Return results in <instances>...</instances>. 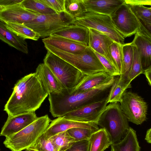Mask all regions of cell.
I'll return each instance as SVG.
<instances>
[{
    "instance_id": "cell-1",
    "label": "cell",
    "mask_w": 151,
    "mask_h": 151,
    "mask_svg": "<svg viewBox=\"0 0 151 151\" xmlns=\"http://www.w3.org/2000/svg\"><path fill=\"white\" fill-rule=\"evenodd\" d=\"M13 89L4 109L8 116L35 112L49 95L35 73L19 80Z\"/></svg>"
},
{
    "instance_id": "cell-2",
    "label": "cell",
    "mask_w": 151,
    "mask_h": 151,
    "mask_svg": "<svg viewBox=\"0 0 151 151\" xmlns=\"http://www.w3.org/2000/svg\"><path fill=\"white\" fill-rule=\"evenodd\" d=\"M109 81L90 90L70 94L63 88L58 93L49 94L50 111L54 117L64 116L72 111L108 98L115 80Z\"/></svg>"
},
{
    "instance_id": "cell-3",
    "label": "cell",
    "mask_w": 151,
    "mask_h": 151,
    "mask_svg": "<svg viewBox=\"0 0 151 151\" xmlns=\"http://www.w3.org/2000/svg\"><path fill=\"white\" fill-rule=\"evenodd\" d=\"M51 120L48 115L38 117L27 126L6 137L3 144L11 151H22L33 146L45 133Z\"/></svg>"
},
{
    "instance_id": "cell-4",
    "label": "cell",
    "mask_w": 151,
    "mask_h": 151,
    "mask_svg": "<svg viewBox=\"0 0 151 151\" xmlns=\"http://www.w3.org/2000/svg\"><path fill=\"white\" fill-rule=\"evenodd\" d=\"M97 124L105 130L112 144L122 139L130 127L119 102L110 103L107 106Z\"/></svg>"
},
{
    "instance_id": "cell-5",
    "label": "cell",
    "mask_w": 151,
    "mask_h": 151,
    "mask_svg": "<svg viewBox=\"0 0 151 151\" xmlns=\"http://www.w3.org/2000/svg\"><path fill=\"white\" fill-rule=\"evenodd\" d=\"M47 50L58 56L78 69L85 75L100 72H107L93 50L89 47L78 53L68 52L44 44Z\"/></svg>"
},
{
    "instance_id": "cell-6",
    "label": "cell",
    "mask_w": 151,
    "mask_h": 151,
    "mask_svg": "<svg viewBox=\"0 0 151 151\" xmlns=\"http://www.w3.org/2000/svg\"><path fill=\"white\" fill-rule=\"evenodd\" d=\"M43 61L64 89H71L85 75L73 65L49 51H47Z\"/></svg>"
},
{
    "instance_id": "cell-7",
    "label": "cell",
    "mask_w": 151,
    "mask_h": 151,
    "mask_svg": "<svg viewBox=\"0 0 151 151\" xmlns=\"http://www.w3.org/2000/svg\"><path fill=\"white\" fill-rule=\"evenodd\" d=\"M73 24L92 29L103 33L114 41L125 44V38L118 31L110 16L87 11L74 19Z\"/></svg>"
},
{
    "instance_id": "cell-8",
    "label": "cell",
    "mask_w": 151,
    "mask_h": 151,
    "mask_svg": "<svg viewBox=\"0 0 151 151\" xmlns=\"http://www.w3.org/2000/svg\"><path fill=\"white\" fill-rule=\"evenodd\" d=\"M74 19L66 12L48 15L39 14L25 25L38 33L40 37L50 36L53 32L73 24Z\"/></svg>"
},
{
    "instance_id": "cell-9",
    "label": "cell",
    "mask_w": 151,
    "mask_h": 151,
    "mask_svg": "<svg viewBox=\"0 0 151 151\" xmlns=\"http://www.w3.org/2000/svg\"><path fill=\"white\" fill-rule=\"evenodd\" d=\"M119 103L121 108L129 122L139 125L146 120L147 105L143 99L137 93L126 91Z\"/></svg>"
},
{
    "instance_id": "cell-10",
    "label": "cell",
    "mask_w": 151,
    "mask_h": 151,
    "mask_svg": "<svg viewBox=\"0 0 151 151\" xmlns=\"http://www.w3.org/2000/svg\"><path fill=\"white\" fill-rule=\"evenodd\" d=\"M115 27L124 38L135 34L139 27V19L125 2L110 16Z\"/></svg>"
},
{
    "instance_id": "cell-11",
    "label": "cell",
    "mask_w": 151,
    "mask_h": 151,
    "mask_svg": "<svg viewBox=\"0 0 151 151\" xmlns=\"http://www.w3.org/2000/svg\"><path fill=\"white\" fill-rule=\"evenodd\" d=\"M108 99L72 111L63 116L74 121L97 123L107 106Z\"/></svg>"
},
{
    "instance_id": "cell-12",
    "label": "cell",
    "mask_w": 151,
    "mask_h": 151,
    "mask_svg": "<svg viewBox=\"0 0 151 151\" xmlns=\"http://www.w3.org/2000/svg\"><path fill=\"white\" fill-rule=\"evenodd\" d=\"M139 21V28L131 42L137 48L144 72L151 68V34Z\"/></svg>"
},
{
    "instance_id": "cell-13",
    "label": "cell",
    "mask_w": 151,
    "mask_h": 151,
    "mask_svg": "<svg viewBox=\"0 0 151 151\" xmlns=\"http://www.w3.org/2000/svg\"><path fill=\"white\" fill-rule=\"evenodd\" d=\"M40 14L23 7L21 4L0 8V20L9 22L25 25L34 19Z\"/></svg>"
},
{
    "instance_id": "cell-14",
    "label": "cell",
    "mask_w": 151,
    "mask_h": 151,
    "mask_svg": "<svg viewBox=\"0 0 151 151\" xmlns=\"http://www.w3.org/2000/svg\"><path fill=\"white\" fill-rule=\"evenodd\" d=\"M77 127L96 130L99 129L96 123L78 122L62 116L51 121L43 134L46 138H49L58 133Z\"/></svg>"
},
{
    "instance_id": "cell-15",
    "label": "cell",
    "mask_w": 151,
    "mask_h": 151,
    "mask_svg": "<svg viewBox=\"0 0 151 151\" xmlns=\"http://www.w3.org/2000/svg\"><path fill=\"white\" fill-rule=\"evenodd\" d=\"M37 118L35 112L8 116L2 128L0 136L6 137L15 134L30 124Z\"/></svg>"
},
{
    "instance_id": "cell-16",
    "label": "cell",
    "mask_w": 151,
    "mask_h": 151,
    "mask_svg": "<svg viewBox=\"0 0 151 151\" xmlns=\"http://www.w3.org/2000/svg\"><path fill=\"white\" fill-rule=\"evenodd\" d=\"M89 29V46L93 51L106 58L115 66L110 50V45L114 41L103 33L93 29Z\"/></svg>"
},
{
    "instance_id": "cell-17",
    "label": "cell",
    "mask_w": 151,
    "mask_h": 151,
    "mask_svg": "<svg viewBox=\"0 0 151 151\" xmlns=\"http://www.w3.org/2000/svg\"><path fill=\"white\" fill-rule=\"evenodd\" d=\"M50 36L63 37L89 46V29L82 26L72 24L52 33Z\"/></svg>"
},
{
    "instance_id": "cell-18",
    "label": "cell",
    "mask_w": 151,
    "mask_h": 151,
    "mask_svg": "<svg viewBox=\"0 0 151 151\" xmlns=\"http://www.w3.org/2000/svg\"><path fill=\"white\" fill-rule=\"evenodd\" d=\"M113 77L106 71L85 75L75 87L67 90L70 94L86 91L106 82Z\"/></svg>"
},
{
    "instance_id": "cell-19",
    "label": "cell",
    "mask_w": 151,
    "mask_h": 151,
    "mask_svg": "<svg viewBox=\"0 0 151 151\" xmlns=\"http://www.w3.org/2000/svg\"><path fill=\"white\" fill-rule=\"evenodd\" d=\"M35 73L49 94L59 92L63 89L53 73L44 63L39 64Z\"/></svg>"
},
{
    "instance_id": "cell-20",
    "label": "cell",
    "mask_w": 151,
    "mask_h": 151,
    "mask_svg": "<svg viewBox=\"0 0 151 151\" xmlns=\"http://www.w3.org/2000/svg\"><path fill=\"white\" fill-rule=\"evenodd\" d=\"M46 44L62 51L71 53H78L84 51L88 46L81 43L62 37L50 36L42 39Z\"/></svg>"
},
{
    "instance_id": "cell-21",
    "label": "cell",
    "mask_w": 151,
    "mask_h": 151,
    "mask_svg": "<svg viewBox=\"0 0 151 151\" xmlns=\"http://www.w3.org/2000/svg\"><path fill=\"white\" fill-rule=\"evenodd\" d=\"M87 11L110 16L125 0H83Z\"/></svg>"
},
{
    "instance_id": "cell-22",
    "label": "cell",
    "mask_w": 151,
    "mask_h": 151,
    "mask_svg": "<svg viewBox=\"0 0 151 151\" xmlns=\"http://www.w3.org/2000/svg\"><path fill=\"white\" fill-rule=\"evenodd\" d=\"M0 39L9 46L24 53H28L27 44L25 39L9 29L5 23L0 22Z\"/></svg>"
},
{
    "instance_id": "cell-23",
    "label": "cell",
    "mask_w": 151,
    "mask_h": 151,
    "mask_svg": "<svg viewBox=\"0 0 151 151\" xmlns=\"http://www.w3.org/2000/svg\"><path fill=\"white\" fill-rule=\"evenodd\" d=\"M111 146V151H140V150L136 131L131 127L122 139Z\"/></svg>"
},
{
    "instance_id": "cell-24",
    "label": "cell",
    "mask_w": 151,
    "mask_h": 151,
    "mask_svg": "<svg viewBox=\"0 0 151 151\" xmlns=\"http://www.w3.org/2000/svg\"><path fill=\"white\" fill-rule=\"evenodd\" d=\"M88 140V151H104L112 144L106 131L102 128L93 133Z\"/></svg>"
},
{
    "instance_id": "cell-25",
    "label": "cell",
    "mask_w": 151,
    "mask_h": 151,
    "mask_svg": "<svg viewBox=\"0 0 151 151\" xmlns=\"http://www.w3.org/2000/svg\"><path fill=\"white\" fill-rule=\"evenodd\" d=\"M123 58L119 80L123 81H128L127 76L133 62L134 53L133 45L131 42L123 45Z\"/></svg>"
},
{
    "instance_id": "cell-26",
    "label": "cell",
    "mask_w": 151,
    "mask_h": 151,
    "mask_svg": "<svg viewBox=\"0 0 151 151\" xmlns=\"http://www.w3.org/2000/svg\"><path fill=\"white\" fill-rule=\"evenodd\" d=\"M4 23L9 29L25 39L37 41L40 37L38 33L24 24L14 23Z\"/></svg>"
},
{
    "instance_id": "cell-27",
    "label": "cell",
    "mask_w": 151,
    "mask_h": 151,
    "mask_svg": "<svg viewBox=\"0 0 151 151\" xmlns=\"http://www.w3.org/2000/svg\"><path fill=\"white\" fill-rule=\"evenodd\" d=\"M130 83L128 81H120L119 76H116L108 97V103H120L124 92L127 89L132 87Z\"/></svg>"
},
{
    "instance_id": "cell-28",
    "label": "cell",
    "mask_w": 151,
    "mask_h": 151,
    "mask_svg": "<svg viewBox=\"0 0 151 151\" xmlns=\"http://www.w3.org/2000/svg\"><path fill=\"white\" fill-rule=\"evenodd\" d=\"M49 139L56 151H66L76 142L67 131L58 133Z\"/></svg>"
},
{
    "instance_id": "cell-29",
    "label": "cell",
    "mask_w": 151,
    "mask_h": 151,
    "mask_svg": "<svg viewBox=\"0 0 151 151\" xmlns=\"http://www.w3.org/2000/svg\"><path fill=\"white\" fill-rule=\"evenodd\" d=\"M25 9L41 15H48L57 13L40 0H23L21 3Z\"/></svg>"
},
{
    "instance_id": "cell-30",
    "label": "cell",
    "mask_w": 151,
    "mask_h": 151,
    "mask_svg": "<svg viewBox=\"0 0 151 151\" xmlns=\"http://www.w3.org/2000/svg\"><path fill=\"white\" fill-rule=\"evenodd\" d=\"M65 12L73 19L87 12L83 0H65Z\"/></svg>"
},
{
    "instance_id": "cell-31",
    "label": "cell",
    "mask_w": 151,
    "mask_h": 151,
    "mask_svg": "<svg viewBox=\"0 0 151 151\" xmlns=\"http://www.w3.org/2000/svg\"><path fill=\"white\" fill-rule=\"evenodd\" d=\"M133 45L134 50L133 60L127 77L128 81L130 83L137 76L143 72L138 51L136 47Z\"/></svg>"
},
{
    "instance_id": "cell-32",
    "label": "cell",
    "mask_w": 151,
    "mask_h": 151,
    "mask_svg": "<svg viewBox=\"0 0 151 151\" xmlns=\"http://www.w3.org/2000/svg\"><path fill=\"white\" fill-rule=\"evenodd\" d=\"M110 50L114 65L120 74L123 58V45L114 41L110 45Z\"/></svg>"
},
{
    "instance_id": "cell-33",
    "label": "cell",
    "mask_w": 151,
    "mask_h": 151,
    "mask_svg": "<svg viewBox=\"0 0 151 151\" xmlns=\"http://www.w3.org/2000/svg\"><path fill=\"white\" fill-rule=\"evenodd\" d=\"M97 130L77 127L70 129L67 131L69 135L75 140V142H76L88 139L92 134Z\"/></svg>"
},
{
    "instance_id": "cell-34",
    "label": "cell",
    "mask_w": 151,
    "mask_h": 151,
    "mask_svg": "<svg viewBox=\"0 0 151 151\" xmlns=\"http://www.w3.org/2000/svg\"><path fill=\"white\" fill-rule=\"evenodd\" d=\"M130 6L139 19L143 22L151 25V12L149 7L142 5Z\"/></svg>"
},
{
    "instance_id": "cell-35",
    "label": "cell",
    "mask_w": 151,
    "mask_h": 151,
    "mask_svg": "<svg viewBox=\"0 0 151 151\" xmlns=\"http://www.w3.org/2000/svg\"><path fill=\"white\" fill-rule=\"evenodd\" d=\"M30 148L38 151H56L49 139L46 138L43 134Z\"/></svg>"
},
{
    "instance_id": "cell-36",
    "label": "cell",
    "mask_w": 151,
    "mask_h": 151,
    "mask_svg": "<svg viewBox=\"0 0 151 151\" xmlns=\"http://www.w3.org/2000/svg\"><path fill=\"white\" fill-rule=\"evenodd\" d=\"M93 51L102 65L111 76L115 77L120 75L116 68L108 60L100 54Z\"/></svg>"
},
{
    "instance_id": "cell-37",
    "label": "cell",
    "mask_w": 151,
    "mask_h": 151,
    "mask_svg": "<svg viewBox=\"0 0 151 151\" xmlns=\"http://www.w3.org/2000/svg\"><path fill=\"white\" fill-rule=\"evenodd\" d=\"M57 13L65 12V0H40Z\"/></svg>"
},
{
    "instance_id": "cell-38",
    "label": "cell",
    "mask_w": 151,
    "mask_h": 151,
    "mask_svg": "<svg viewBox=\"0 0 151 151\" xmlns=\"http://www.w3.org/2000/svg\"><path fill=\"white\" fill-rule=\"evenodd\" d=\"M89 141L86 139L75 142L66 151H88Z\"/></svg>"
},
{
    "instance_id": "cell-39",
    "label": "cell",
    "mask_w": 151,
    "mask_h": 151,
    "mask_svg": "<svg viewBox=\"0 0 151 151\" xmlns=\"http://www.w3.org/2000/svg\"><path fill=\"white\" fill-rule=\"evenodd\" d=\"M125 3L130 6H151V0H125Z\"/></svg>"
},
{
    "instance_id": "cell-40",
    "label": "cell",
    "mask_w": 151,
    "mask_h": 151,
    "mask_svg": "<svg viewBox=\"0 0 151 151\" xmlns=\"http://www.w3.org/2000/svg\"><path fill=\"white\" fill-rule=\"evenodd\" d=\"M23 0H0V8L5 7L21 4Z\"/></svg>"
},
{
    "instance_id": "cell-41",
    "label": "cell",
    "mask_w": 151,
    "mask_h": 151,
    "mask_svg": "<svg viewBox=\"0 0 151 151\" xmlns=\"http://www.w3.org/2000/svg\"><path fill=\"white\" fill-rule=\"evenodd\" d=\"M143 73L145 75L148 83L151 86V68L145 70Z\"/></svg>"
},
{
    "instance_id": "cell-42",
    "label": "cell",
    "mask_w": 151,
    "mask_h": 151,
    "mask_svg": "<svg viewBox=\"0 0 151 151\" xmlns=\"http://www.w3.org/2000/svg\"><path fill=\"white\" fill-rule=\"evenodd\" d=\"M145 139L147 142L151 144V128L147 131Z\"/></svg>"
},
{
    "instance_id": "cell-43",
    "label": "cell",
    "mask_w": 151,
    "mask_h": 151,
    "mask_svg": "<svg viewBox=\"0 0 151 151\" xmlns=\"http://www.w3.org/2000/svg\"><path fill=\"white\" fill-rule=\"evenodd\" d=\"M139 20L151 34V25L143 22L139 19Z\"/></svg>"
},
{
    "instance_id": "cell-44",
    "label": "cell",
    "mask_w": 151,
    "mask_h": 151,
    "mask_svg": "<svg viewBox=\"0 0 151 151\" xmlns=\"http://www.w3.org/2000/svg\"><path fill=\"white\" fill-rule=\"evenodd\" d=\"M27 150H28L29 151H38L34 149L30 148Z\"/></svg>"
},
{
    "instance_id": "cell-45",
    "label": "cell",
    "mask_w": 151,
    "mask_h": 151,
    "mask_svg": "<svg viewBox=\"0 0 151 151\" xmlns=\"http://www.w3.org/2000/svg\"><path fill=\"white\" fill-rule=\"evenodd\" d=\"M151 12V7L149 8Z\"/></svg>"
},
{
    "instance_id": "cell-46",
    "label": "cell",
    "mask_w": 151,
    "mask_h": 151,
    "mask_svg": "<svg viewBox=\"0 0 151 151\" xmlns=\"http://www.w3.org/2000/svg\"><path fill=\"white\" fill-rule=\"evenodd\" d=\"M25 151H29L28 150H26Z\"/></svg>"
}]
</instances>
